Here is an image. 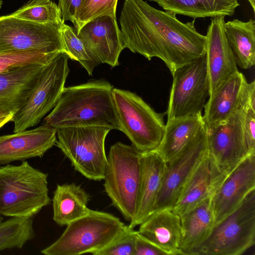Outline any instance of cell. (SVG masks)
<instances>
[{
    "label": "cell",
    "mask_w": 255,
    "mask_h": 255,
    "mask_svg": "<svg viewBox=\"0 0 255 255\" xmlns=\"http://www.w3.org/2000/svg\"><path fill=\"white\" fill-rule=\"evenodd\" d=\"M76 32L101 63L112 67L119 65V56L124 47L116 16L96 18L83 25Z\"/></svg>",
    "instance_id": "ac0fdd59"
},
{
    "label": "cell",
    "mask_w": 255,
    "mask_h": 255,
    "mask_svg": "<svg viewBox=\"0 0 255 255\" xmlns=\"http://www.w3.org/2000/svg\"><path fill=\"white\" fill-rule=\"evenodd\" d=\"M48 174L26 161L0 166V216L32 218L49 204Z\"/></svg>",
    "instance_id": "3957f363"
},
{
    "label": "cell",
    "mask_w": 255,
    "mask_h": 255,
    "mask_svg": "<svg viewBox=\"0 0 255 255\" xmlns=\"http://www.w3.org/2000/svg\"><path fill=\"white\" fill-rule=\"evenodd\" d=\"M172 12L143 0H125L120 16L124 48L148 60L160 59L171 74L205 54L206 36L192 21L182 22Z\"/></svg>",
    "instance_id": "6da1fadb"
},
{
    "label": "cell",
    "mask_w": 255,
    "mask_h": 255,
    "mask_svg": "<svg viewBox=\"0 0 255 255\" xmlns=\"http://www.w3.org/2000/svg\"><path fill=\"white\" fill-rule=\"evenodd\" d=\"M61 34L63 52L69 58L79 62L88 74L92 75L101 62L78 36L76 30L64 21L61 24Z\"/></svg>",
    "instance_id": "f1b7e54d"
},
{
    "label": "cell",
    "mask_w": 255,
    "mask_h": 255,
    "mask_svg": "<svg viewBox=\"0 0 255 255\" xmlns=\"http://www.w3.org/2000/svg\"><path fill=\"white\" fill-rule=\"evenodd\" d=\"M112 96L120 130L131 145L142 153L156 148L165 130L164 115L130 91L113 88Z\"/></svg>",
    "instance_id": "8992f818"
},
{
    "label": "cell",
    "mask_w": 255,
    "mask_h": 255,
    "mask_svg": "<svg viewBox=\"0 0 255 255\" xmlns=\"http://www.w3.org/2000/svg\"><path fill=\"white\" fill-rule=\"evenodd\" d=\"M224 32L237 66L243 69L252 67L255 64V21H228Z\"/></svg>",
    "instance_id": "4316f807"
},
{
    "label": "cell",
    "mask_w": 255,
    "mask_h": 255,
    "mask_svg": "<svg viewBox=\"0 0 255 255\" xmlns=\"http://www.w3.org/2000/svg\"><path fill=\"white\" fill-rule=\"evenodd\" d=\"M10 15L41 24L56 23L63 21L58 5L51 0H29Z\"/></svg>",
    "instance_id": "f546056e"
},
{
    "label": "cell",
    "mask_w": 255,
    "mask_h": 255,
    "mask_svg": "<svg viewBox=\"0 0 255 255\" xmlns=\"http://www.w3.org/2000/svg\"><path fill=\"white\" fill-rule=\"evenodd\" d=\"M134 255H168L167 253L134 231Z\"/></svg>",
    "instance_id": "836d02e7"
},
{
    "label": "cell",
    "mask_w": 255,
    "mask_h": 255,
    "mask_svg": "<svg viewBox=\"0 0 255 255\" xmlns=\"http://www.w3.org/2000/svg\"><path fill=\"white\" fill-rule=\"evenodd\" d=\"M172 75L167 120L202 114L209 97L205 54L178 68Z\"/></svg>",
    "instance_id": "8fae6325"
},
{
    "label": "cell",
    "mask_w": 255,
    "mask_h": 255,
    "mask_svg": "<svg viewBox=\"0 0 255 255\" xmlns=\"http://www.w3.org/2000/svg\"><path fill=\"white\" fill-rule=\"evenodd\" d=\"M158 4L165 11L198 18L217 16H232L240 5L239 0H148Z\"/></svg>",
    "instance_id": "484cf974"
},
{
    "label": "cell",
    "mask_w": 255,
    "mask_h": 255,
    "mask_svg": "<svg viewBox=\"0 0 255 255\" xmlns=\"http://www.w3.org/2000/svg\"><path fill=\"white\" fill-rule=\"evenodd\" d=\"M35 237L32 218L11 217L0 222V252L21 249Z\"/></svg>",
    "instance_id": "83f0119b"
},
{
    "label": "cell",
    "mask_w": 255,
    "mask_h": 255,
    "mask_svg": "<svg viewBox=\"0 0 255 255\" xmlns=\"http://www.w3.org/2000/svg\"><path fill=\"white\" fill-rule=\"evenodd\" d=\"M118 0H83L73 22L78 31L83 25L103 16H116Z\"/></svg>",
    "instance_id": "4dcf8cb0"
},
{
    "label": "cell",
    "mask_w": 255,
    "mask_h": 255,
    "mask_svg": "<svg viewBox=\"0 0 255 255\" xmlns=\"http://www.w3.org/2000/svg\"><path fill=\"white\" fill-rule=\"evenodd\" d=\"M2 220H3V218L1 216H0V222L2 221Z\"/></svg>",
    "instance_id": "ab89813d"
},
{
    "label": "cell",
    "mask_w": 255,
    "mask_h": 255,
    "mask_svg": "<svg viewBox=\"0 0 255 255\" xmlns=\"http://www.w3.org/2000/svg\"><path fill=\"white\" fill-rule=\"evenodd\" d=\"M45 65H25L0 73V111L14 114L23 106Z\"/></svg>",
    "instance_id": "44dd1931"
},
{
    "label": "cell",
    "mask_w": 255,
    "mask_h": 255,
    "mask_svg": "<svg viewBox=\"0 0 255 255\" xmlns=\"http://www.w3.org/2000/svg\"><path fill=\"white\" fill-rule=\"evenodd\" d=\"M206 129L202 114L167 120L162 139L155 150L167 162Z\"/></svg>",
    "instance_id": "cb8c5ba5"
},
{
    "label": "cell",
    "mask_w": 255,
    "mask_h": 255,
    "mask_svg": "<svg viewBox=\"0 0 255 255\" xmlns=\"http://www.w3.org/2000/svg\"><path fill=\"white\" fill-rule=\"evenodd\" d=\"M68 59L61 52L43 67L26 102L11 119L13 132L37 125L55 107L69 73Z\"/></svg>",
    "instance_id": "9c48e42d"
},
{
    "label": "cell",
    "mask_w": 255,
    "mask_h": 255,
    "mask_svg": "<svg viewBox=\"0 0 255 255\" xmlns=\"http://www.w3.org/2000/svg\"><path fill=\"white\" fill-rule=\"evenodd\" d=\"M250 4L251 5V7L253 10V12H255V0H248Z\"/></svg>",
    "instance_id": "74e56055"
},
{
    "label": "cell",
    "mask_w": 255,
    "mask_h": 255,
    "mask_svg": "<svg viewBox=\"0 0 255 255\" xmlns=\"http://www.w3.org/2000/svg\"><path fill=\"white\" fill-rule=\"evenodd\" d=\"M247 111L239 110L227 120L206 126L209 155L224 177L250 154L244 128Z\"/></svg>",
    "instance_id": "7c38bea8"
},
{
    "label": "cell",
    "mask_w": 255,
    "mask_h": 255,
    "mask_svg": "<svg viewBox=\"0 0 255 255\" xmlns=\"http://www.w3.org/2000/svg\"><path fill=\"white\" fill-rule=\"evenodd\" d=\"M225 16L211 18L206 36L205 57L209 96L223 82L239 71L224 32Z\"/></svg>",
    "instance_id": "e0dca14e"
},
{
    "label": "cell",
    "mask_w": 255,
    "mask_h": 255,
    "mask_svg": "<svg viewBox=\"0 0 255 255\" xmlns=\"http://www.w3.org/2000/svg\"><path fill=\"white\" fill-rule=\"evenodd\" d=\"M166 162L155 150L142 153L141 172L136 212L128 226L134 229L153 211L161 187Z\"/></svg>",
    "instance_id": "ffe728a7"
},
{
    "label": "cell",
    "mask_w": 255,
    "mask_h": 255,
    "mask_svg": "<svg viewBox=\"0 0 255 255\" xmlns=\"http://www.w3.org/2000/svg\"><path fill=\"white\" fill-rule=\"evenodd\" d=\"M83 0H59L58 7L63 21L74 22L76 13Z\"/></svg>",
    "instance_id": "d590c367"
},
{
    "label": "cell",
    "mask_w": 255,
    "mask_h": 255,
    "mask_svg": "<svg viewBox=\"0 0 255 255\" xmlns=\"http://www.w3.org/2000/svg\"><path fill=\"white\" fill-rule=\"evenodd\" d=\"M59 23L41 24L14 17H0V53L11 52H63Z\"/></svg>",
    "instance_id": "30bf717a"
},
{
    "label": "cell",
    "mask_w": 255,
    "mask_h": 255,
    "mask_svg": "<svg viewBox=\"0 0 255 255\" xmlns=\"http://www.w3.org/2000/svg\"><path fill=\"white\" fill-rule=\"evenodd\" d=\"M209 197L180 217L182 238L180 250L182 255H191L209 236L215 226V218Z\"/></svg>",
    "instance_id": "603a6c76"
},
{
    "label": "cell",
    "mask_w": 255,
    "mask_h": 255,
    "mask_svg": "<svg viewBox=\"0 0 255 255\" xmlns=\"http://www.w3.org/2000/svg\"><path fill=\"white\" fill-rule=\"evenodd\" d=\"M2 3V0H0V9L1 7Z\"/></svg>",
    "instance_id": "f35d334b"
},
{
    "label": "cell",
    "mask_w": 255,
    "mask_h": 255,
    "mask_svg": "<svg viewBox=\"0 0 255 255\" xmlns=\"http://www.w3.org/2000/svg\"><path fill=\"white\" fill-rule=\"evenodd\" d=\"M225 177L218 172L208 153L184 185L172 211L181 216L212 196Z\"/></svg>",
    "instance_id": "d6986e66"
},
{
    "label": "cell",
    "mask_w": 255,
    "mask_h": 255,
    "mask_svg": "<svg viewBox=\"0 0 255 255\" xmlns=\"http://www.w3.org/2000/svg\"><path fill=\"white\" fill-rule=\"evenodd\" d=\"M255 243V190L213 227L191 255H240Z\"/></svg>",
    "instance_id": "ba28073f"
},
{
    "label": "cell",
    "mask_w": 255,
    "mask_h": 255,
    "mask_svg": "<svg viewBox=\"0 0 255 255\" xmlns=\"http://www.w3.org/2000/svg\"><path fill=\"white\" fill-rule=\"evenodd\" d=\"M14 114L0 111V129L7 123L10 122Z\"/></svg>",
    "instance_id": "8d00e7d4"
},
{
    "label": "cell",
    "mask_w": 255,
    "mask_h": 255,
    "mask_svg": "<svg viewBox=\"0 0 255 255\" xmlns=\"http://www.w3.org/2000/svg\"><path fill=\"white\" fill-rule=\"evenodd\" d=\"M59 53L11 52L0 53V73L23 65L47 64Z\"/></svg>",
    "instance_id": "1f68e13d"
},
{
    "label": "cell",
    "mask_w": 255,
    "mask_h": 255,
    "mask_svg": "<svg viewBox=\"0 0 255 255\" xmlns=\"http://www.w3.org/2000/svg\"><path fill=\"white\" fill-rule=\"evenodd\" d=\"M112 129L98 126L56 128L57 146L75 170L87 178L103 180L107 162L105 143Z\"/></svg>",
    "instance_id": "52a82bcc"
},
{
    "label": "cell",
    "mask_w": 255,
    "mask_h": 255,
    "mask_svg": "<svg viewBox=\"0 0 255 255\" xmlns=\"http://www.w3.org/2000/svg\"><path fill=\"white\" fill-rule=\"evenodd\" d=\"M255 110V81L248 83L239 71L221 84L204 105L206 126L223 122L239 110Z\"/></svg>",
    "instance_id": "5bb4252c"
},
{
    "label": "cell",
    "mask_w": 255,
    "mask_h": 255,
    "mask_svg": "<svg viewBox=\"0 0 255 255\" xmlns=\"http://www.w3.org/2000/svg\"><path fill=\"white\" fill-rule=\"evenodd\" d=\"M142 152L132 145L117 142L107 155L104 177L105 191L112 204L130 222L137 205L141 172Z\"/></svg>",
    "instance_id": "5b68a950"
},
{
    "label": "cell",
    "mask_w": 255,
    "mask_h": 255,
    "mask_svg": "<svg viewBox=\"0 0 255 255\" xmlns=\"http://www.w3.org/2000/svg\"><path fill=\"white\" fill-rule=\"evenodd\" d=\"M208 153L206 127L193 141L166 162L161 187L153 212L172 209L184 185Z\"/></svg>",
    "instance_id": "4fadbf2b"
},
{
    "label": "cell",
    "mask_w": 255,
    "mask_h": 255,
    "mask_svg": "<svg viewBox=\"0 0 255 255\" xmlns=\"http://www.w3.org/2000/svg\"><path fill=\"white\" fill-rule=\"evenodd\" d=\"M61 236L41 251L45 255H94L126 229L121 220L111 213L90 210L84 216L68 224Z\"/></svg>",
    "instance_id": "277c9868"
},
{
    "label": "cell",
    "mask_w": 255,
    "mask_h": 255,
    "mask_svg": "<svg viewBox=\"0 0 255 255\" xmlns=\"http://www.w3.org/2000/svg\"><path fill=\"white\" fill-rule=\"evenodd\" d=\"M139 226L138 232L168 255H182L180 217L171 209L153 212Z\"/></svg>",
    "instance_id": "7402d4cb"
},
{
    "label": "cell",
    "mask_w": 255,
    "mask_h": 255,
    "mask_svg": "<svg viewBox=\"0 0 255 255\" xmlns=\"http://www.w3.org/2000/svg\"><path fill=\"white\" fill-rule=\"evenodd\" d=\"M89 195L75 183L57 184L52 198L53 219L58 225L67 226L87 215Z\"/></svg>",
    "instance_id": "d4e9b609"
},
{
    "label": "cell",
    "mask_w": 255,
    "mask_h": 255,
    "mask_svg": "<svg viewBox=\"0 0 255 255\" xmlns=\"http://www.w3.org/2000/svg\"><path fill=\"white\" fill-rule=\"evenodd\" d=\"M244 134L250 154H255V110L248 109L244 122Z\"/></svg>",
    "instance_id": "e575fe53"
},
{
    "label": "cell",
    "mask_w": 255,
    "mask_h": 255,
    "mask_svg": "<svg viewBox=\"0 0 255 255\" xmlns=\"http://www.w3.org/2000/svg\"><path fill=\"white\" fill-rule=\"evenodd\" d=\"M255 189V154L244 158L224 179L212 197L215 225L236 210Z\"/></svg>",
    "instance_id": "9a60e30c"
},
{
    "label": "cell",
    "mask_w": 255,
    "mask_h": 255,
    "mask_svg": "<svg viewBox=\"0 0 255 255\" xmlns=\"http://www.w3.org/2000/svg\"><path fill=\"white\" fill-rule=\"evenodd\" d=\"M56 141V128L44 124L32 129L0 136V165L41 157Z\"/></svg>",
    "instance_id": "2e32d148"
},
{
    "label": "cell",
    "mask_w": 255,
    "mask_h": 255,
    "mask_svg": "<svg viewBox=\"0 0 255 255\" xmlns=\"http://www.w3.org/2000/svg\"><path fill=\"white\" fill-rule=\"evenodd\" d=\"M113 89L103 80L64 87L56 105L44 119V124L55 128L98 126L120 130Z\"/></svg>",
    "instance_id": "7a4b0ae2"
},
{
    "label": "cell",
    "mask_w": 255,
    "mask_h": 255,
    "mask_svg": "<svg viewBox=\"0 0 255 255\" xmlns=\"http://www.w3.org/2000/svg\"><path fill=\"white\" fill-rule=\"evenodd\" d=\"M134 231L127 226L120 235L94 255H134Z\"/></svg>",
    "instance_id": "d6a6232c"
}]
</instances>
